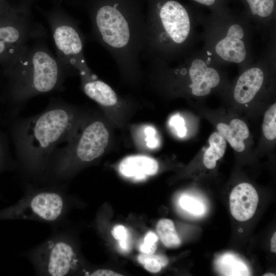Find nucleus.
<instances>
[{"label": "nucleus", "mask_w": 276, "mask_h": 276, "mask_svg": "<svg viewBox=\"0 0 276 276\" xmlns=\"http://www.w3.org/2000/svg\"><path fill=\"white\" fill-rule=\"evenodd\" d=\"M144 140L149 148L153 149L158 146L159 141L155 129L152 126H147L144 128Z\"/></svg>", "instance_id": "nucleus-26"}, {"label": "nucleus", "mask_w": 276, "mask_h": 276, "mask_svg": "<svg viewBox=\"0 0 276 276\" xmlns=\"http://www.w3.org/2000/svg\"><path fill=\"white\" fill-rule=\"evenodd\" d=\"M43 27L35 24L26 11L11 8L0 0V66L7 67Z\"/></svg>", "instance_id": "nucleus-8"}, {"label": "nucleus", "mask_w": 276, "mask_h": 276, "mask_svg": "<svg viewBox=\"0 0 276 276\" xmlns=\"http://www.w3.org/2000/svg\"><path fill=\"white\" fill-rule=\"evenodd\" d=\"M244 35L242 27L237 24L232 25L225 38L219 41L215 47L216 53L223 60L240 63L246 57L244 43L242 40Z\"/></svg>", "instance_id": "nucleus-13"}, {"label": "nucleus", "mask_w": 276, "mask_h": 276, "mask_svg": "<svg viewBox=\"0 0 276 276\" xmlns=\"http://www.w3.org/2000/svg\"><path fill=\"white\" fill-rule=\"evenodd\" d=\"M5 164L3 157L2 152L0 150V172L5 168ZM1 196L0 195V198Z\"/></svg>", "instance_id": "nucleus-31"}, {"label": "nucleus", "mask_w": 276, "mask_h": 276, "mask_svg": "<svg viewBox=\"0 0 276 276\" xmlns=\"http://www.w3.org/2000/svg\"><path fill=\"white\" fill-rule=\"evenodd\" d=\"M219 267L224 275H249L248 270L240 261H237L231 255L224 256L220 261Z\"/></svg>", "instance_id": "nucleus-19"}, {"label": "nucleus", "mask_w": 276, "mask_h": 276, "mask_svg": "<svg viewBox=\"0 0 276 276\" xmlns=\"http://www.w3.org/2000/svg\"><path fill=\"white\" fill-rule=\"evenodd\" d=\"M217 129L220 135L236 151L242 152L244 150L245 147L243 141L249 136V131L243 121L233 119L229 125L220 123L217 125Z\"/></svg>", "instance_id": "nucleus-16"}, {"label": "nucleus", "mask_w": 276, "mask_h": 276, "mask_svg": "<svg viewBox=\"0 0 276 276\" xmlns=\"http://www.w3.org/2000/svg\"><path fill=\"white\" fill-rule=\"evenodd\" d=\"M65 225L64 223L52 227V234L48 238L24 252L36 275H68L81 266L73 236Z\"/></svg>", "instance_id": "nucleus-7"}, {"label": "nucleus", "mask_w": 276, "mask_h": 276, "mask_svg": "<svg viewBox=\"0 0 276 276\" xmlns=\"http://www.w3.org/2000/svg\"><path fill=\"white\" fill-rule=\"evenodd\" d=\"M157 240L158 237L155 233L148 232L145 236L144 242L139 246L140 250L144 254H153L156 249V242Z\"/></svg>", "instance_id": "nucleus-24"}, {"label": "nucleus", "mask_w": 276, "mask_h": 276, "mask_svg": "<svg viewBox=\"0 0 276 276\" xmlns=\"http://www.w3.org/2000/svg\"><path fill=\"white\" fill-rule=\"evenodd\" d=\"M45 38L46 31L42 28L11 64L1 69L5 98L15 113L37 95L63 91L66 79L78 74L54 55Z\"/></svg>", "instance_id": "nucleus-2"}, {"label": "nucleus", "mask_w": 276, "mask_h": 276, "mask_svg": "<svg viewBox=\"0 0 276 276\" xmlns=\"http://www.w3.org/2000/svg\"><path fill=\"white\" fill-rule=\"evenodd\" d=\"M169 125L173 131L179 137H183L187 134V128L183 118L179 114L172 116L169 120Z\"/></svg>", "instance_id": "nucleus-25"}, {"label": "nucleus", "mask_w": 276, "mask_h": 276, "mask_svg": "<svg viewBox=\"0 0 276 276\" xmlns=\"http://www.w3.org/2000/svg\"><path fill=\"white\" fill-rule=\"evenodd\" d=\"M156 231L162 242L166 247L176 248L180 245L181 241L172 220L160 219L157 224Z\"/></svg>", "instance_id": "nucleus-18"}, {"label": "nucleus", "mask_w": 276, "mask_h": 276, "mask_svg": "<svg viewBox=\"0 0 276 276\" xmlns=\"http://www.w3.org/2000/svg\"><path fill=\"white\" fill-rule=\"evenodd\" d=\"M253 15L267 17L272 13L274 7V0H246Z\"/></svg>", "instance_id": "nucleus-22"}, {"label": "nucleus", "mask_w": 276, "mask_h": 276, "mask_svg": "<svg viewBox=\"0 0 276 276\" xmlns=\"http://www.w3.org/2000/svg\"><path fill=\"white\" fill-rule=\"evenodd\" d=\"M192 82L190 85L193 95L204 96L211 92V88L217 86L220 82V76L213 68L208 67L206 63L200 59H194L189 70Z\"/></svg>", "instance_id": "nucleus-12"}, {"label": "nucleus", "mask_w": 276, "mask_h": 276, "mask_svg": "<svg viewBox=\"0 0 276 276\" xmlns=\"http://www.w3.org/2000/svg\"><path fill=\"white\" fill-rule=\"evenodd\" d=\"M137 259L147 270L152 273L159 272L168 263V259L161 255L142 253L138 256Z\"/></svg>", "instance_id": "nucleus-20"}, {"label": "nucleus", "mask_w": 276, "mask_h": 276, "mask_svg": "<svg viewBox=\"0 0 276 276\" xmlns=\"http://www.w3.org/2000/svg\"><path fill=\"white\" fill-rule=\"evenodd\" d=\"M258 201L257 191L251 184L240 183L235 187L230 195L231 213L239 221L248 220L255 214Z\"/></svg>", "instance_id": "nucleus-11"}, {"label": "nucleus", "mask_w": 276, "mask_h": 276, "mask_svg": "<svg viewBox=\"0 0 276 276\" xmlns=\"http://www.w3.org/2000/svg\"><path fill=\"white\" fill-rule=\"evenodd\" d=\"M198 3L206 6H212L216 2V0H193Z\"/></svg>", "instance_id": "nucleus-30"}, {"label": "nucleus", "mask_w": 276, "mask_h": 276, "mask_svg": "<svg viewBox=\"0 0 276 276\" xmlns=\"http://www.w3.org/2000/svg\"><path fill=\"white\" fill-rule=\"evenodd\" d=\"M78 74L83 93L106 112L109 109L127 107L130 101L120 96L110 85L100 80L89 67L79 72Z\"/></svg>", "instance_id": "nucleus-10"}, {"label": "nucleus", "mask_w": 276, "mask_h": 276, "mask_svg": "<svg viewBox=\"0 0 276 276\" xmlns=\"http://www.w3.org/2000/svg\"><path fill=\"white\" fill-rule=\"evenodd\" d=\"M276 233H273L271 239V251L276 252Z\"/></svg>", "instance_id": "nucleus-29"}, {"label": "nucleus", "mask_w": 276, "mask_h": 276, "mask_svg": "<svg viewBox=\"0 0 276 276\" xmlns=\"http://www.w3.org/2000/svg\"><path fill=\"white\" fill-rule=\"evenodd\" d=\"M91 276H121L122 274L108 269H98L89 273Z\"/></svg>", "instance_id": "nucleus-28"}, {"label": "nucleus", "mask_w": 276, "mask_h": 276, "mask_svg": "<svg viewBox=\"0 0 276 276\" xmlns=\"http://www.w3.org/2000/svg\"><path fill=\"white\" fill-rule=\"evenodd\" d=\"M67 185L25 183L22 197L14 204L0 210V220L36 221L52 227L66 223L73 205Z\"/></svg>", "instance_id": "nucleus-5"}, {"label": "nucleus", "mask_w": 276, "mask_h": 276, "mask_svg": "<svg viewBox=\"0 0 276 276\" xmlns=\"http://www.w3.org/2000/svg\"><path fill=\"white\" fill-rule=\"evenodd\" d=\"M264 276H275V275L273 273H265L263 275Z\"/></svg>", "instance_id": "nucleus-32"}, {"label": "nucleus", "mask_w": 276, "mask_h": 276, "mask_svg": "<svg viewBox=\"0 0 276 276\" xmlns=\"http://www.w3.org/2000/svg\"><path fill=\"white\" fill-rule=\"evenodd\" d=\"M158 169V165L155 159L142 155L127 156L119 166V172L122 175L137 180L155 174Z\"/></svg>", "instance_id": "nucleus-14"}, {"label": "nucleus", "mask_w": 276, "mask_h": 276, "mask_svg": "<svg viewBox=\"0 0 276 276\" xmlns=\"http://www.w3.org/2000/svg\"><path fill=\"white\" fill-rule=\"evenodd\" d=\"M191 29L188 12L175 0L158 2L145 21L142 55L149 61L158 60L169 47L180 45L188 38Z\"/></svg>", "instance_id": "nucleus-6"}, {"label": "nucleus", "mask_w": 276, "mask_h": 276, "mask_svg": "<svg viewBox=\"0 0 276 276\" xmlns=\"http://www.w3.org/2000/svg\"><path fill=\"white\" fill-rule=\"evenodd\" d=\"M89 113L60 98H52L41 112L16 121L13 130L17 166L25 183L42 184L57 146L76 135Z\"/></svg>", "instance_id": "nucleus-1"}, {"label": "nucleus", "mask_w": 276, "mask_h": 276, "mask_svg": "<svg viewBox=\"0 0 276 276\" xmlns=\"http://www.w3.org/2000/svg\"><path fill=\"white\" fill-rule=\"evenodd\" d=\"M109 140L105 121L98 114L89 113L76 135L65 146L54 151L42 184L67 183L80 168L103 155Z\"/></svg>", "instance_id": "nucleus-4"}, {"label": "nucleus", "mask_w": 276, "mask_h": 276, "mask_svg": "<svg viewBox=\"0 0 276 276\" xmlns=\"http://www.w3.org/2000/svg\"><path fill=\"white\" fill-rule=\"evenodd\" d=\"M56 50V57L64 64L78 72L88 67L84 55L85 37L79 22L58 13L48 17Z\"/></svg>", "instance_id": "nucleus-9"}, {"label": "nucleus", "mask_w": 276, "mask_h": 276, "mask_svg": "<svg viewBox=\"0 0 276 276\" xmlns=\"http://www.w3.org/2000/svg\"><path fill=\"white\" fill-rule=\"evenodd\" d=\"M179 204L184 210L194 215H200L204 212L202 203L190 196H182L179 199Z\"/></svg>", "instance_id": "nucleus-23"}, {"label": "nucleus", "mask_w": 276, "mask_h": 276, "mask_svg": "<svg viewBox=\"0 0 276 276\" xmlns=\"http://www.w3.org/2000/svg\"><path fill=\"white\" fill-rule=\"evenodd\" d=\"M209 142L210 147L203 156V164L209 169H214L216 162L224 154L226 143L225 140L217 132L211 134Z\"/></svg>", "instance_id": "nucleus-17"}, {"label": "nucleus", "mask_w": 276, "mask_h": 276, "mask_svg": "<svg viewBox=\"0 0 276 276\" xmlns=\"http://www.w3.org/2000/svg\"><path fill=\"white\" fill-rule=\"evenodd\" d=\"M100 4L91 13V36L114 60L122 79L132 86L141 82L145 19L117 1Z\"/></svg>", "instance_id": "nucleus-3"}, {"label": "nucleus", "mask_w": 276, "mask_h": 276, "mask_svg": "<svg viewBox=\"0 0 276 276\" xmlns=\"http://www.w3.org/2000/svg\"><path fill=\"white\" fill-rule=\"evenodd\" d=\"M276 104H273L265 112L262 130L266 138L270 140L276 137Z\"/></svg>", "instance_id": "nucleus-21"}, {"label": "nucleus", "mask_w": 276, "mask_h": 276, "mask_svg": "<svg viewBox=\"0 0 276 276\" xmlns=\"http://www.w3.org/2000/svg\"><path fill=\"white\" fill-rule=\"evenodd\" d=\"M264 80L262 71L258 67L249 68L239 78L234 90L235 100L240 104L251 101L261 88Z\"/></svg>", "instance_id": "nucleus-15"}, {"label": "nucleus", "mask_w": 276, "mask_h": 276, "mask_svg": "<svg viewBox=\"0 0 276 276\" xmlns=\"http://www.w3.org/2000/svg\"><path fill=\"white\" fill-rule=\"evenodd\" d=\"M112 234L113 237L119 242L129 240V233L127 229L122 225H116L112 231Z\"/></svg>", "instance_id": "nucleus-27"}]
</instances>
